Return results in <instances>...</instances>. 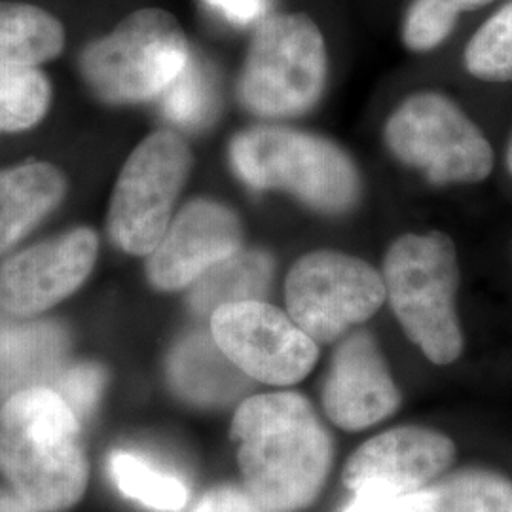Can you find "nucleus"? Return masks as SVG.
<instances>
[{"instance_id":"obj_1","label":"nucleus","mask_w":512,"mask_h":512,"mask_svg":"<svg viewBox=\"0 0 512 512\" xmlns=\"http://www.w3.org/2000/svg\"><path fill=\"white\" fill-rule=\"evenodd\" d=\"M247 488L270 512L308 507L329 475V433L296 393L258 395L239 406L234 427Z\"/></svg>"},{"instance_id":"obj_2","label":"nucleus","mask_w":512,"mask_h":512,"mask_svg":"<svg viewBox=\"0 0 512 512\" xmlns=\"http://www.w3.org/2000/svg\"><path fill=\"white\" fill-rule=\"evenodd\" d=\"M0 471L37 512H61L84 494L80 420L50 385L12 395L0 410Z\"/></svg>"},{"instance_id":"obj_3","label":"nucleus","mask_w":512,"mask_h":512,"mask_svg":"<svg viewBox=\"0 0 512 512\" xmlns=\"http://www.w3.org/2000/svg\"><path fill=\"white\" fill-rule=\"evenodd\" d=\"M384 285L404 334L431 363H454L463 349L454 241L440 232L404 234L385 255Z\"/></svg>"},{"instance_id":"obj_4","label":"nucleus","mask_w":512,"mask_h":512,"mask_svg":"<svg viewBox=\"0 0 512 512\" xmlns=\"http://www.w3.org/2000/svg\"><path fill=\"white\" fill-rule=\"evenodd\" d=\"M239 179L258 190H283L323 213H346L361 194L359 171L323 137L281 128L239 133L230 148Z\"/></svg>"},{"instance_id":"obj_5","label":"nucleus","mask_w":512,"mask_h":512,"mask_svg":"<svg viewBox=\"0 0 512 512\" xmlns=\"http://www.w3.org/2000/svg\"><path fill=\"white\" fill-rule=\"evenodd\" d=\"M190 57L179 21L160 8H141L86 48L82 73L105 101L145 103L177 80Z\"/></svg>"},{"instance_id":"obj_6","label":"nucleus","mask_w":512,"mask_h":512,"mask_svg":"<svg viewBox=\"0 0 512 512\" xmlns=\"http://www.w3.org/2000/svg\"><path fill=\"white\" fill-rule=\"evenodd\" d=\"M327 82V48L304 14L262 19L241 74V99L260 116L283 118L310 110Z\"/></svg>"},{"instance_id":"obj_7","label":"nucleus","mask_w":512,"mask_h":512,"mask_svg":"<svg viewBox=\"0 0 512 512\" xmlns=\"http://www.w3.org/2000/svg\"><path fill=\"white\" fill-rule=\"evenodd\" d=\"M389 150L423 171L433 184L480 183L494 167V150L454 101L440 93H416L385 124Z\"/></svg>"},{"instance_id":"obj_8","label":"nucleus","mask_w":512,"mask_h":512,"mask_svg":"<svg viewBox=\"0 0 512 512\" xmlns=\"http://www.w3.org/2000/svg\"><path fill=\"white\" fill-rule=\"evenodd\" d=\"M192 167V154L175 131H156L133 150L112 194L109 232L131 255H150L164 238Z\"/></svg>"},{"instance_id":"obj_9","label":"nucleus","mask_w":512,"mask_h":512,"mask_svg":"<svg viewBox=\"0 0 512 512\" xmlns=\"http://www.w3.org/2000/svg\"><path fill=\"white\" fill-rule=\"evenodd\" d=\"M285 296L294 323L323 344L365 323L387 298L384 277L370 264L334 251L302 256L289 272Z\"/></svg>"},{"instance_id":"obj_10","label":"nucleus","mask_w":512,"mask_h":512,"mask_svg":"<svg viewBox=\"0 0 512 512\" xmlns=\"http://www.w3.org/2000/svg\"><path fill=\"white\" fill-rule=\"evenodd\" d=\"M211 332L245 376L264 384L304 380L319 355L317 344L289 315L260 300L220 306L211 313Z\"/></svg>"},{"instance_id":"obj_11","label":"nucleus","mask_w":512,"mask_h":512,"mask_svg":"<svg viewBox=\"0 0 512 512\" xmlns=\"http://www.w3.org/2000/svg\"><path fill=\"white\" fill-rule=\"evenodd\" d=\"M97 260V236L76 228L29 247L0 268V306L14 315H37L73 294Z\"/></svg>"},{"instance_id":"obj_12","label":"nucleus","mask_w":512,"mask_h":512,"mask_svg":"<svg viewBox=\"0 0 512 512\" xmlns=\"http://www.w3.org/2000/svg\"><path fill=\"white\" fill-rule=\"evenodd\" d=\"M239 245L241 224L234 211L209 200L188 203L150 253L148 277L162 291L184 289Z\"/></svg>"},{"instance_id":"obj_13","label":"nucleus","mask_w":512,"mask_h":512,"mask_svg":"<svg viewBox=\"0 0 512 512\" xmlns=\"http://www.w3.org/2000/svg\"><path fill=\"white\" fill-rule=\"evenodd\" d=\"M323 404L330 420L348 431H361L397 412L401 393L368 332H353L336 349Z\"/></svg>"},{"instance_id":"obj_14","label":"nucleus","mask_w":512,"mask_h":512,"mask_svg":"<svg viewBox=\"0 0 512 512\" xmlns=\"http://www.w3.org/2000/svg\"><path fill=\"white\" fill-rule=\"evenodd\" d=\"M456 459L446 435L425 427H399L365 442L349 458L344 482L349 490L384 484L399 495L410 494L442 475Z\"/></svg>"},{"instance_id":"obj_15","label":"nucleus","mask_w":512,"mask_h":512,"mask_svg":"<svg viewBox=\"0 0 512 512\" xmlns=\"http://www.w3.org/2000/svg\"><path fill=\"white\" fill-rule=\"evenodd\" d=\"M67 190L52 164L31 162L0 171V255L50 215Z\"/></svg>"},{"instance_id":"obj_16","label":"nucleus","mask_w":512,"mask_h":512,"mask_svg":"<svg viewBox=\"0 0 512 512\" xmlns=\"http://www.w3.org/2000/svg\"><path fill=\"white\" fill-rule=\"evenodd\" d=\"M67 353V334L54 323L0 329V401L23 389L52 384Z\"/></svg>"},{"instance_id":"obj_17","label":"nucleus","mask_w":512,"mask_h":512,"mask_svg":"<svg viewBox=\"0 0 512 512\" xmlns=\"http://www.w3.org/2000/svg\"><path fill=\"white\" fill-rule=\"evenodd\" d=\"M169 378L177 393L198 404H222L245 389V374L205 334L186 336L173 349Z\"/></svg>"},{"instance_id":"obj_18","label":"nucleus","mask_w":512,"mask_h":512,"mask_svg":"<svg viewBox=\"0 0 512 512\" xmlns=\"http://www.w3.org/2000/svg\"><path fill=\"white\" fill-rule=\"evenodd\" d=\"M391 512H512V482L490 471H465L401 495Z\"/></svg>"},{"instance_id":"obj_19","label":"nucleus","mask_w":512,"mask_h":512,"mask_svg":"<svg viewBox=\"0 0 512 512\" xmlns=\"http://www.w3.org/2000/svg\"><path fill=\"white\" fill-rule=\"evenodd\" d=\"M65 29L50 12L19 2H0V65L38 67L61 54Z\"/></svg>"},{"instance_id":"obj_20","label":"nucleus","mask_w":512,"mask_h":512,"mask_svg":"<svg viewBox=\"0 0 512 512\" xmlns=\"http://www.w3.org/2000/svg\"><path fill=\"white\" fill-rule=\"evenodd\" d=\"M272 260L260 251H236L192 283V310L211 315L224 304L258 300L268 291Z\"/></svg>"},{"instance_id":"obj_21","label":"nucleus","mask_w":512,"mask_h":512,"mask_svg":"<svg viewBox=\"0 0 512 512\" xmlns=\"http://www.w3.org/2000/svg\"><path fill=\"white\" fill-rule=\"evenodd\" d=\"M109 469L122 494L152 511H181L188 501V488L183 480L156 467L145 456L118 450L110 456Z\"/></svg>"},{"instance_id":"obj_22","label":"nucleus","mask_w":512,"mask_h":512,"mask_svg":"<svg viewBox=\"0 0 512 512\" xmlns=\"http://www.w3.org/2000/svg\"><path fill=\"white\" fill-rule=\"evenodd\" d=\"M52 99L50 82L37 67L0 65V133L37 126Z\"/></svg>"},{"instance_id":"obj_23","label":"nucleus","mask_w":512,"mask_h":512,"mask_svg":"<svg viewBox=\"0 0 512 512\" xmlns=\"http://www.w3.org/2000/svg\"><path fill=\"white\" fill-rule=\"evenodd\" d=\"M162 109L169 120L183 128L207 126L219 109V88L211 69L190 57L183 73L162 93Z\"/></svg>"},{"instance_id":"obj_24","label":"nucleus","mask_w":512,"mask_h":512,"mask_svg":"<svg viewBox=\"0 0 512 512\" xmlns=\"http://www.w3.org/2000/svg\"><path fill=\"white\" fill-rule=\"evenodd\" d=\"M465 67L484 82H512V0L471 38Z\"/></svg>"},{"instance_id":"obj_25","label":"nucleus","mask_w":512,"mask_h":512,"mask_svg":"<svg viewBox=\"0 0 512 512\" xmlns=\"http://www.w3.org/2000/svg\"><path fill=\"white\" fill-rule=\"evenodd\" d=\"M490 2L492 0H414L404 18V44L414 52H429L454 31L461 12L482 8Z\"/></svg>"},{"instance_id":"obj_26","label":"nucleus","mask_w":512,"mask_h":512,"mask_svg":"<svg viewBox=\"0 0 512 512\" xmlns=\"http://www.w3.org/2000/svg\"><path fill=\"white\" fill-rule=\"evenodd\" d=\"M103 382L105 376L99 366L80 363L69 368H61L50 387L69 404L78 420H84L92 414L99 403Z\"/></svg>"},{"instance_id":"obj_27","label":"nucleus","mask_w":512,"mask_h":512,"mask_svg":"<svg viewBox=\"0 0 512 512\" xmlns=\"http://www.w3.org/2000/svg\"><path fill=\"white\" fill-rule=\"evenodd\" d=\"M192 512H270L255 497L238 488H217L203 497Z\"/></svg>"},{"instance_id":"obj_28","label":"nucleus","mask_w":512,"mask_h":512,"mask_svg":"<svg viewBox=\"0 0 512 512\" xmlns=\"http://www.w3.org/2000/svg\"><path fill=\"white\" fill-rule=\"evenodd\" d=\"M205 4L226 21L241 27L266 19L270 12V0H205Z\"/></svg>"},{"instance_id":"obj_29","label":"nucleus","mask_w":512,"mask_h":512,"mask_svg":"<svg viewBox=\"0 0 512 512\" xmlns=\"http://www.w3.org/2000/svg\"><path fill=\"white\" fill-rule=\"evenodd\" d=\"M401 495L384 484H363L344 512H391Z\"/></svg>"},{"instance_id":"obj_30","label":"nucleus","mask_w":512,"mask_h":512,"mask_svg":"<svg viewBox=\"0 0 512 512\" xmlns=\"http://www.w3.org/2000/svg\"><path fill=\"white\" fill-rule=\"evenodd\" d=\"M0 512H37L16 492H0Z\"/></svg>"},{"instance_id":"obj_31","label":"nucleus","mask_w":512,"mask_h":512,"mask_svg":"<svg viewBox=\"0 0 512 512\" xmlns=\"http://www.w3.org/2000/svg\"><path fill=\"white\" fill-rule=\"evenodd\" d=\"M507 167H509V171H511L512 175V141L511 145H509V152H507Z\"/></svg>"}]
</instances>
